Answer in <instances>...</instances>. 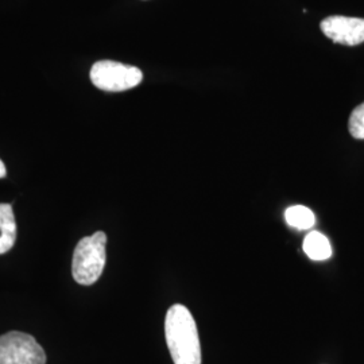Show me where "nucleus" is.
I'll return each instance as SVG.
<instances>
[{
  "instance_id": "8",
  "label": "nucleus",
  "mask_w": 364,
  "mask_h": 364,
  "mask_svg": "<svg viewBox=\"0 0 364 364\" xmlns=\"http://www.w3.org/2000/svg\"><path fill=\"white\" fill-rule=\"evenodd\" d=\"M285 219L290 227L297 230H309L316 224L314 213L304 205L289 207L285 212Z\"/></svg>"
},
{
  "instance_id": "6",
  "label": "nucleus",
  "mask_w": 364,
  "mask_h": 364,
  "mask_svg": "<svg viewBox=\"0 0 364 364\" xmlns=\"http://www.w3.org/2000/svg\"><path fill=\"white\" fill-rule=\"evenodd\" d=\"M16 239V223L13 207L10 204H0V255L14 247Z\"/></svg>"
},
{
  "instance_id": "10",
  "label": "nucleus",
  "mask_w": 364,
  "mask_h": 364,
  "mask_svg": "<svg viewBox=\"0 0 364 364\" xmlns=\"http://www.w3.org/2000/svg\"><path fill=\"white\" fill-rule=\"evenodd\" d=\"M6 166H4V164L1 162V159H0V178H3V177H6Z\"/></svg>"
},
{
  "instance_id": "2",
  "label": "nucleus",
  "mask_w": 364,
  "mask_h": 364,
  "mask_svg": "<svg viewBox=\"0 0 364 364\" xmlns=\"http://www.w3.org/2000/svg\"><path fill=\"white\" fill-rule=\"evenodd\" d=\"M107 235L102 231L78 242L73 254L72 274L80 285H93L103 273L107 260Z\"/></svg>"
},
{
  "instance_id": "1",
  "label": "nucleus",
  "mask_w": 364,
  "mask_h": 364,
  "mask_svg": "<svg viewBox=\"0 0 364 364\" xmlns=\"http://www.w3.org/2000/svg\"><path fill=\"white\" fill-rule=\"evenodd\" d=\"M165 336L174 364H201V346L191 311L176 304L166 313Z\"/></svg>"
},
{
  "instance_id": "7",
  "label": "nucleus",
  "mask_w": 364,
  "mask_h": 364,
  "mask_svg": "<svg viewBox=\"0 0 364 364\" xmlns=\"http://www.w3.org/2000/svg\"><path fill=\"white\" fill-rule=\"evenodd\" d=\"M304 252L312 260H326L332 257V246L326 235L312 231L304 239Z\"/></svg>"
},
{
  "instance_id": "9",
  "label": "nucleus",
  "mask_w": 364,
  "mask_h": 364,
  "mask_svg": "<svg viewBox=\"0 0 364 364\" xmlns=\"http://www.w3.org/2000/svg\"><path fill=\"white\" fill-rule=\"evenodd\" d=\"M348 130L355 139L364 141V103L358 105L352 111L350 122H348Z\"/></svg>"
},
{
  "instance_id": "5",
  "label": "nucleus",
  "mask_w": 364,
  "mask_h": 364,
  "mask_svg": "<svg viewBox=\"0 0 364 364\" xmlns=\"http://www.w3.org/2000/svg\"><path fill=\"white\" fill-rule=\"evenodd\" d=\"M324 36L336 43L356 46L364 42V19L351 16H329L321 22Z\"/></svg>"
},
{
  "instance_id": "4",
  "label": "nucleus",
  "mask_w": 364,
  "mask_h": 364,
  "mask_svg": "<svg viewBox=\"0 0 364 364\" xmlns=\"http://www.w3.org/2000/svg\"><path fill=\"white\" fill-rule=\"evenodd\" d=\"M0 364H46V353L31 335L13 331L0 336Z\"/></svg>"
},
{
  "instance_id": "3",
  "label": "nucleus",
  "mask_w": 364,
  "mask_h": 364,
  "mask_svg": "<svg viewBox=\"0 0 364 364\" xmlns=\"http://www.w3.org/2000/svg\"><path fill=\"white\" fill-rule=\"evenodd\" d=\"M92 84L105 92L129 91L139 85L144 73L135 66L124 65L115 61H99L91 69Z\"/></svg>"
}]
</instances>
